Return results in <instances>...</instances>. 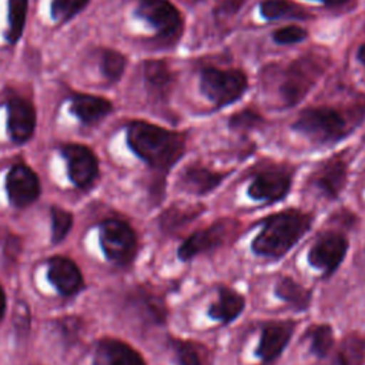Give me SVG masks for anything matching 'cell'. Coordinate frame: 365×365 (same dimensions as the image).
<instances>
[{
	"label": "cell",
	"mask_w": 365,
	"mask_h": 365,
	"mask_svg": "<svg viewBox=\"0 0 365 365\" xmlns=\"http://www.w3.org/2000/svg\"><path fill=\"white\" fill-rule=\"evenodd\" d=\"M127 143L135 155L161 171L171 168L184 154L182 134L147 121H133L127 127Z\"/></svg>",
	"instance_id": "6da1fadb"
},
{
	"label": "cell",
	"mask_w": 365,
	"mask_h": 365,
	"mask_svg": "<svg viewBox=\"0 0 365 365\" xmlns=\"http://www.w3.org/2000/svg\"><path fill=\"white\" fill-rule=\"evenodd\" d=\"M312 215L298 210H285L269 215L262 222V230L252 240V251L267 258L285 255L309 230Z\"/></svg>",
	"instance_id": "7a4b0ae2"
},
{
	"label": "cell",
	"mask_w": 365,
	"mask_h": 365,
	"mask_svg": "<svg viewBox=\"0 0 365 365\" xmlns=\"http://www.w3.org/2000/svg\"><path fill=\"white\" fill-rule=\"evenodd\" d=\"M292 128L317 144L335 143L342 138L346 131L342 115L329 107L304 110L294 123Z\"/></svg>",
	"instance_id": "3957f363"
},
{
	"label": "cell",
	"mask_w": 365,
	"mask_h": 365,
	"mask_svg": "<svg viewBox=\"0 0 365 365\" xmlns=\"http://www.w3.org/2000/svg\"><path fill=\"white\" fill-rule=\"evenodd\" d=\"M247 76L240 70L207 67L201 71V93L215 106L224 107L238 100L247 88Z\"/></svg>",
	"instance_id": "277c9868"
},
{
	"label": "cell",
	"mask_w": 365,
	"mask_h": 365,
	"mask_svg": "<svg viewBox=\"0 0 365 365\" xmlns=\"http://www.w3.org/2000/svg\"><path fill=\"white\" fill-rule=\"evenodd\" d=\"M100 244L106 258L117 265L130 264L137 254V235L131 225L118 218H107L100 225Z\"/></svg>",
	"instance_id": "5b68a950"
},
{
	"label": "cell",
	"mask_w": 365,
	"mask_h": 365,
	"mask_svg": "<svg viewBox=\"0 0 365 365\" xmlns=\"http://www.w3.org/2000/svg\"><path fill=\"white\" fill-rule=\"evenodd\" d=\"M240 222L234 220H218L214 224L195 231L178 248V258L188 261L198 254L218 248L230 242L238 232Z\"/></svg>",
	"instance_id": "8992f818"
},
{
	"label": "cell",
	"mask_w": 365,
	"mask_h": 365,
	"mask_svg": "<svg viewBox=\"0 0 365 365\" xmlns=\"http://www.w3.org/2000/svg\"><path fill=\"white\" fill-rule=\"evenodd\" d=\"M135 13L164 38H175L181 33L182 17L168 0H137Z\"/></svg>",
	"instance_id": "52a82bcc"
},
{
	"label": "cell",
	"mask_w": 365,
	"mask_h": 365,
	"mask_svg": "<svg viewBox=\"0 0 365 365\" xmlns=\"http://www.w3.org/2000/svg\"><path fill=\"white\" fill-rule=\"evenodd\" d=\"M348 251L346 238L335 231L321 234L314 245L308 251L309 264L322 271L325 275H331L344 261Z\"/></svg>",
	"instance_id": "ba28073f"
},
{
	"label": "cell",
	"mask_w": 365,
	"mask_h": 365,
	"mask_svg": "<svg viewBox=\"0 0 365 365\" xmlns=\"http://www.w3.org/2000/svg\"><path fill=\"white\" fill-rule=\"evenodd\" d=\"M61 155L67 164L68 178L77 188H88L98 175V160L96 154L81 144H66Z\"/></svg>",
	"instance_id": "9c48e42d"
},
{
	"label": "cell",
	"mask_w": 365,
	"mask_h": 365,
	"mask_svg": "<svg viewBox=\"0 0 365 365\" xmlns=\"http://www.w3.org/2000/svg\"><path fill=\"white\" fill-rule=\"evenodd\" d=\"M41 191L37 174L26 164L13 165L6 175V192L9 201L16 208L33 204Z\"/></svg>",
	"instance_id": "30bf717a"
},
{
	"label": "cell",
	"mask_w": 365,
	"mask_h": 365,
	"mask_svg": "<svg viewBox=\"0 0 365 365\" xmlns=\"http://www.w3.org/2000/svg\"><path fill=\"white\" fill-rule=\"evenodd\" d=\"M7 111V131L10 140L16 144L27 143L34 131L37 124V115L34 106L19 96L9 98L6 104Z\"/></svg>",
	"instance_id": "8fae6325"
},
{
	"label": "cell",
	"mask_w": 365,
	"mask_h": 365,
	"mask_svg": "<svg viewBox=\"0 0 365 365\" xmlns=\"http://www.w3.org/2000/svg\"><path fill=\"white\" fill-rule=\"evenodd\" d=\"M292 177L288 170L268 168L258 173L248 187V195L255 201H281L291 188Z\"/></svg>",
	"instance_id": "7c38bea8"
},
{
	"label": "cell",
	"mask_w": 365,
	"mask_h": 365,
	"mask_svg": "<svg viewBox=\"0 0 365 365\" xmlns=\"http://www.w3.org/2000/svg\"><path fill=\"white\" fill-rule=\"evenodd\" d=\"M47 278L64 297L74 295L84 287L83 274L77 264L61 255H54L47 261Z\"/></svg>",
	"instance_id": "4fadbf2b"
},
{
	"label": "cell",
	"mask_w": 365,
	"mask_h": 365,
	"mask_svg": "<svg viewBox=\"0 0 365 365\" xmlns=\"http://www.w3.org/2000/svg\"><path fill=\"white\" fill-rule=\"evenodd\" d=\"M91 365H145V361L131 345L120 339L104 338L96 346Z\"/></svg>",
	"instance_id": "5bb4252c"
},
{
	"label": "cell",
	"mask_w": 365,
	"mask_h": 365,
	"mask_svg": "<svg viewBox=\"0 0 365 365\" xmlns=\"http://www.w3.org/2000/svg\"><path fill=\"white\" fill-rule=\"evenodd\" d=\"M295 322L281 321L271 322L262 328L261 339L257 348V356L262 362H272L284 351L294 332Z\"/></svg>",
	"instance_id": "9a60e30c"
},
{
	"label": "cell",
	"mask_w": 365,
	"mask_h": 365,
	"mask_svg": "<svg viewBox=\"0 0 365 365\" xmlns=\"http://www.w3.org/2000/svg\"><path fill=\"white\" fill-rule=\"evenodd\" d=\"M70 113L86 125L96 124L113 111V104L98 96L93 94H74L70 98Z\"/></svg>",
	"instance_id": "2e32d148"
},
{
	"label": "cell",
	"mask_w": 365,
	"mask_h": 365,
	"mask_svg": "<svg viewBox=\"0 0 365 365\" xmlns=\"http://www.w3.org/2000/svg\"><path fill=\"white\" fill-rule=\"evenodd\" d=\"M312 184L328 198L338 197L346 184V164L341 158L327 161L314 173Z\"/></svg>",
	"instance_id": "e0dca14e"
},
{
	"label": "cell",
	"mask_w": 365,
	"mask_h": 365,
	"mask_svg": "<svg viewBox=\"0 0 365 365\" xmlns=\"http://www.w3.org/2000/svg\"><path fill=\"white\" fill-rule=\"evenodd\" d=\"M225 174L211 171L201 165L188 167L181 175V185L185 191L202 195L212 191L222 180Z\"/></svg>",
	"instance_id": "ac0fdd59"
},
{
	"label": "cell",
	"mask_w": 365,
	"mask_h": 365,
	"mask_svg": "<svg viewBox=\"0 0 365 365\" xmlns=\"http://www.w3.org/2000/svg\"><path fill=\"white\" fill-rule=\"evenodd\" d=\"M244 307L245 301L238 292L227 287H221L218 289L217 301L212 302L208 309V315L212 319L221 321L222 324H228L242 312Z\"/></svg>",
	"instance_id": "d6986e66"
},
{
	"label": "cell",
	"mask_w": 365,
	"mask_h": 365,
	"mask_svg": "<svg viewBox=\"0 0 365 365\" xmlns=\"http://www.w3.org/2000/svg\"><path fill=\"white\" fill-rule=\"evenodd\" d=\"M143 74L148 91L155 97H165L174 81L168 66L160 60H148L143 66Z\"/></svg>",
	"instance_id": "ffe728a7"
},
{
	"label": "cell",
	"mask_w": 365,
	"mask_h": 365,
	"mask_svg": "<svg viewBox=\"0 0 365 365\" xmlns=\"http://www.w3.org/2000/svg\"><path fill=\"white\" fill-rule=\"evenodd\" d=\"M365 359V338L346 335L338 345L328 365H362Z\"/></svg>",
	"instance_id": "44dd1931"
},
{
	"label": "cell",
	"mask_w": 365,
	"mask_h": 365,
	"mask_svg": "<svg viewBox=\"0 0 365 365\" xmlns=\"http://www.w3.org/2000/svg\"><path fill=\"white\" fill-rule=\"evenodd\" d=\"M314 68V66L302 67V61H299L298 67H292L291 74L282 87L284 96L289 104H295L312 84L315 78V76L312 74Z\"/></svg>",
	"instance_id": "7402d4cb"
},
{
	"label": "cell",
	"mask_w": 365,
	"mask_h": 365,
	"mask_svg": "<svg viewBox=\"0 0 365 365\" xmlns=\"http://www.w3.org/2000/svg\"><path fill=\"white\" fill-rule=\"evenodd\" d=\"M275 295L297 309H307L311 304L312 292L289 277H282L275 284Z\"/></svg>",
	"instance_id": "603a6c76"
},
{
	"label": "cell",
	"mask_w": 365,
	"mask_h": 365,
	"mask_svg": "<svg viewBox=\"0 0 365 365\" xmlns=\"http://www.w3.org/2000/svg\"><path fill=\"white\" fill-rule=\"evenodd\" d=\"M27 11H29V0H9V14H7L9 27L6 30V40L10 44H14L20 40L26 27Z\"/></svg>",
	"instance_id": "cb8c5ba5"
},
{
	"label": "cell",
	"mask_w": 365,
	"mask_h": 365,
	"mask_svg": "<svg viewBox=\"0 0 365 365\" xmlns=\"http://www.w3.org/2000/svg\"><path fill=\"white\" fill-rule=\"evenodd\" d=\"M202 212L201 205H182L167 210L161 217V227L167 232H174Z\"/></svg>",
	"instance_id": "d4e9b609"
},
{
	"label": "cell",
	"mask_w": 365,
	"mask_h": 365,
	"mask_svg": "<svg viewBox=\"0 0 365 365\" xmlns=\"http://www.w3.org/2000/svg\"><path fill=\"white\" fill-rule=\"evenodd\" d=\"M171 346L175 352L178 365H208L207 351L204 346L181 339H173Z\"/></svg>",
	"instance_id": "484cf974"
},
{
	"label": "cell",
	"mask_w": 365,
	"mask_h": 365,
	"mask_svg": "<svg viewBox=\"0 0 365 365\" xmlns=\"http://www.w3.org/2000/svg\"><path fill=\"white\" fill-rule=\"evenodd\" d=\"M261 14L265 19H302L307 17L304 9L288 0H264L259 4Z\"/></svg>",
	"instance_id": "4316f807"
},
{
	"label": "cell",
	"mask_w": 365,
	"mask_h": 365,
	"mask_svg": "<svg viewBox=\"0 0 365 365\" xmlns=\"http://www.w3.org/2000/svg\"><path fill=\"white\" fill-rule=\"evenodd\" d=\"M305 338L309 341V348L314 355L318 358L327 356L334 345V334L332 328L327 324H319V325H312L307 334Z\"/></svg>",
	"instance_id": "83f0119b"
},
{
	"label": "cell",
	"mask_w": 365,
	"mask_h": 365,
	"mask_svg": "<svg viewBox=\"0 0 365 365\" xmlns=\"http://www.w3.org/2000/svg\"><path fill=\"white\" fill-rule=\"evenodd\" d=\"M127 58L117 50L104 48L100 53V68L106 78L110 81H117L125 70Z\"/></svg>",
	"instance_id": "f1b7e54d"
},
{
	"label": "cell",
	"mask_w": 365,
	"mask_h": 365,
	"mask_svg": "<svg viewBox=\"0 0 365 365\" xmlns=\"http://www.w3.org/2000/svg\"><path fill=\"white\" fill-rule=\"evenodd\" d=\"M90 0H51V17L56 23L63 24L81 13Z\"/></svg>",
	"instance_id": "f546056e"
},
{
	"label": "cell",
	"mask_w": 365,
	"mask_h": 365,
	"mask_svg": "<svg viewBox=\"0 0 365 365\" xmlns=\"http://www.w3.org/2000/svg\"><path fill=\"white\" fill-rule=\"evenodd\" d=\"M50 215H51V241L57 244L63 241L70 232L73 227V215L70 211L60 207H51Z\"/></svg>",
	"instance_id": "4dcf8cb0"
},
{
	"label": "cell",
	"mask_w": 365,
	"mask_h": 365,
	"mask_svg": "<svg viewBox=\"0 0 365 365\" xmlns=\"http://www.w3.org/2000/svg\"><path fill=\"white\" fill-rule=\"evenodd\" d=\"M307 37V31L298 26H287L274 31V40L278 44H294Z\"/></svg>",
	"instance_id": "1f68e13d"
},
{
	"label": "cell",
	"mask_w": 365,
	"mask_h": 365,
	"mask_svg": "<svg viewBox=\"0 0 365 365\" xmlns=\"http://www.w3.org/2000/svg\"><path fill=\"white\" fill-rule=\"evenodd\" d=\"M259 123H262V118L254 113V111H241L238 114H235L231 121L230 125L231 128H241V130H248L252 128L255 125H258Z\"/></svg>",
	"instance_id": "d6a6232c"
},
{
	"label": "cell",
	"mask_w": 365,
	"mask_h": 365,
	"mask_svg": "<svg viewBox=\"0 0 365 365\" xmlns=\"http://www.w3.org/2000/svg\"><path fill=\"white\" fill-rule=\"evenodd\" d=\"M6 307H7L6 294H4V289H3V287L0 285V322H1V321H3V318H4V314H6Z\"/></svg>",
	"instance_id": "836d02e7"
},
{
	"label": "cell",
	"mask_w": 365,
	"mask_h": 365,
	"mask_svg": "<svg viewBox=\"0 0 365 365\" xmlns=\"http://www.w3.org/2000/svg\"><path fill=\"white\" fill-rule=\"evenodd\" d=\"M318 1H322V3H325V4H328V6H336V4L345 3L346 0H318Z\"/></svg>",
	"instance_id": "e575fe53"
},
{
	"label": "cell",
	"mask_w": 365,
	"mask_h": 365,
	"mask_svg": "<svg viewBox=\"0 0 365 365\" xmlns=\"http://www.w3.org/2000/svg\"><path fill=\"white\" fill-rule=\"evenodd\" d=\"M358 58H359V61H362L365 64V44H362L361 48L358 50Z\"/></svg>",
	"instance_id": "d590c367"
}]
</instances>
